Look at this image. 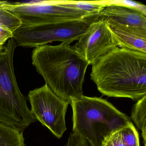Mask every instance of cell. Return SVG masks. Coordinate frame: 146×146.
<instances>
[{
	"label": "cell",
	"instance_id": "6da1fadb",
	"mask_svg": "<svg viewBox=\"0 0 146 146\" xmlns=\"http://www.w3.org/2000/svg\"><path fill=\"white\" fill-rule=\"evenodd\" d=\"M91 65L90 78L103 95L137 100L146 96V53L117 47Z\"/></svg>",
	"mask_w": 146,
	"mask_h": 146
},
{
	"label": "cell",
	"instance_id": "7a4b0ae2",
	"mask_svg": "<svg viewBox=\"0 0 146 146\" xmlns=\"http://www.w3.org/2000/svg\"><path fill=\"white\" fill-rule=\"evenodd\" d=\"M32 60L46 84L59 97L70 104L83 95V85L89 65L70 43L35 48Z\"/></svg>",
	"mask_w": 146,
	"mask_h": 146
},
{
	"label": "cell",
	"instance_id": "3957f363",
	"mask_svg": "<svg viewBox=\"0 0 146 146\" xmlns=\"http://www.w3.org/2000/svg\"><path fill=\"white\" fill-rule=\"evenodd\" d=\"M72 132L90 146H102L112 132L131 122L126 114L106 100L83 95L72 100Z\"/></svg>",
	"mask_w": 146,
	"mask_h": 146
},
{
	"label": "cell",
	"instance_id": "277c9868",
	"mask_svg": "<svg viewBox=\"0 0 146 146\" xmlns=\"http://www.w3.org/2000/svg\"><path fill=\"white\" fill-rule=\"evenodd\" d=\"M17 46L11 38L0 47V123L23 133L37 120L16 80L13 58Z\"/></svg>",
	"mask_w": 146,
	"mask_h": 146
},
{
	"label": "cell",
	"instance_id": "5b68a950",
	"mask_svg": "<svg viewBox=\"0 0 146 146\" xmlns=\"http://www.w3.org/2000/svg\"><path fill=\"white\" fill-rule=\"evenodd\" d=\"M101 19L100 14H91L82 19L21 26L13 33V39L17 46L24 47L35 48L54 41L71 44L74 41H78L92 23Z\"/></svg>",
	"mask_w": 146,
	"mask_h": 146
},
{
	"label": "cell",
	"instance_id": "8992f818",
	"mask_svg": "<svg viewBox=\"0 0 146 146\" xmlns=\"http://www.w3.org/2000/svg\"><path fill=\"white\" fill-rule=\"evenodd\" d=\"M19 19L25 27L82 19L92 14L61 5L60 1H42L10 3L1 6Z\"/></svg>",
	"mask_w": 146,
	"mask_h": 146
},
{
	"label": "cell",
	"instance_id": "52a82bcc",
	"mask_svg": "<svg viewBox=\"0 0 146 146\" xmlns=\"http://www.w3.org/2000/svg\"><path fill=\"white\" fill-rule=\"evenodd\" d=\"M28 98L36 120L61 138L66 130V114L70 102L55 94L46 84L31 90Z\"/></svg>",
	"mask_w": 146,
	"mask_h": 146
},
{
	"label": "cell",
	"instance_id": "ba28073f",
	"mask_svg": "<svg viewBox=\"0 0 146 146\" xmlns=\"http://www.w3.org/2000/svg\"><path fill=\"white\" fill-rule=\"evenodd\" d=\"M119 46L110 26L102 18L92 23L78 42L72 46L89 65H92L99 58Z\"/></svg>",
	"mask_w": 146,
	"mask_h": 146
},
{
	"label": "cell",
	"instance_id": "9c48e42d",
	"mask_svg": "<svg viewBox=\"0 0 146 146\" xmlns=\"http://www.w3.org/2000/svg\"><path fill=\"white\" fill-rule=\"evenodd\" d=\"M100 14L109 26H126L146 30V15L135 9L119 5H107Z\"/></svg>",
	"mask_w": 146,
	"mask_h": 146
},
{
	"label": "cell",
	"instance_id": "30bf717a",
	"mask_svg": "<svg viewBox=\"0 0 146 146\" xmlns=\"http://www.w3.org/2000/svg\"><path fill=\"white\" fill-rule=\"evenodd\" d=\"M119 47L146 53V30L123 26H110Z\"/></svg>",
	"mask_w": 146,
	"mask_h": 146
},
{
	"label": "cell",
	"instance_id": "8fae6325",
	"mask_svg": "<svg viewBox=\"0 0 146 146\" xmlns=\"http://www.w3.org/2000/svg\"><path fill=\"white\" fill-rule=\"evenodd\" d=\"M102 146H140L138 131L131 121L112 132Z\"/></svg>",
	"mask_w": 146,
	"mask_h": 146
},
{
	"label": "cell",
	"instance_id": "7c38bea8",
	"mask_svg": "<svg viewBox=\"0 0 146 146\" xmlns=\"http://www.w3.org/2000/svg\"><path fill=\"white\" fill-rule=\"evenodd\" d=\"M0 146H26L23 133L0 123Z\"/></svg>",
	"mask_w": 146,
	"mask_h": 146
},
{
	"label": "cell",
	"instance_id": "4fadbf2b",
	"mask_svg": "<svg viewBox=\"0 0 146 146\" xmlns=\"http://www.w3.org/2000/svg\"><path fill=\"white\" fill-rule=\"evenodd\" d=\"M146 96L138 100L132 108L131 118L142 131L143 143L146 142Z\"/></svg>",
	"mask_w": 146,
	"mask_h": 146
},
{
	"label": "cell",
	"instance_id": "5bb4252c",
	"mask_svg": "<svg viewBox=\"0 0 146 146\" xmlns=\"http://www.w3.org/2000/svg\"><path fill=\"white\" fill-rule=\"evenodd\" d=\"M61 5L78 9L90 14H100L106 6L101 3H92L86 1H60Z\"/></svg>",
	"mask_w": 146,
	"mask_h": 146
},
{
	"label": "cell",
	"instance_id": "9a60e30c",
	"mask_svg": "<svg viewBox=\"0 0 146 146\" xmlns=\"http://www.w3.org/2000/svg\"><path fill=\"white\" fill-rule=\"evenodd\" d=\"M6 1H0V23L13 33L22 26V23L19 19L1 7Z\"/></svg>",
	"mask_w": 146,
	"mask_h": 146
},
{
	"label": "cell",
	"instance_id": "2e32d148",
	"mask_svg": "<svg viewBox=\"0 0 146 146\" xmlns=\"http://www.w3.org/2000/svg\"><path fill=\"white\" fill-rule=\"evenodd\" d=\"M115 5L124 6L132 9H135L144 15H146V6L141 3L130 0L119 1H110L105 5Z\"/></svg>",
	"mask_w": 146,
	"mask_h": 146
},
{
	"label": "cell",
	"instance_id": "e0dca14e",
	"mask_svg": "<svg viewBox=\"0 0 146 146\" xmlns=\"http://www.w3.org/2000/svg\"><path fill=\"white\" fill-rule=\"evenodd\" d=\"M64 146H90L88 142L73 132L70 134Z\"/></svg>",
	"mask_w": 146,
	"mask_h": 146
},
{
	"label": "cell",
	"instance_id": "ac0fdd59",
	"mask_svg": "<svg viewBox=\"0 0 146 146\" xmlns=\"http://www.w3.org/2000/svg\"><path fill=\"white\" fill-rule=\"evenodd\" d=\"M13 37L12 32L0 23V47L4 46L7 40L13 38Z\"/></svg>",
	"mask_w": 146,
	"mask_h": 146
},
{
	"label": "cell",
	"instance_id": "d6986e66",
	"mask_svg": "<svg viewBox=\"0 0 146 146\" xmlns=\"http://www.w3.org/2000/svg\"><path fill=\"white\" fill-rule=\"evenodd\" d=\"M144 146H146V144H144Z\"/></svg>",
	"mask_w": 146,
	"mask_h": 146
}]
</instances>
